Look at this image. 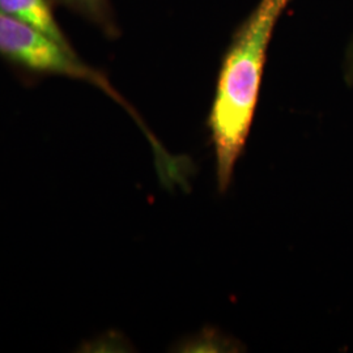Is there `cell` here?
<instances>
[{"label":"cell","mask_w":353,"mask_h":353,"mask_svg":"<svg viewBox=\"0 0 353 353\" xmlns=\"http://www.w3.org/2000/svg\"><path fill=\"white\" fill-rule=\"evenodd\" d=\"M72 12L80 14L90 24L99 28L105 36L117 38L121 29L114 14L110 0H58Z\"/></svg>","instance_id":"277c9868"},{"label":"cell","mask_w":353,"mask_h":353,"mask_svg":"<svg viewBox=\"0 0 353 353\" xmlns=\"http://www.w3.org/2000/svg\"><path fill=\"white\" fill-rule=\"evenodd\" d=\"M344 77L347 84L353 85V38L345 52V61H344Z\"/></svg>","instance_id":"5b68a950"},{"label":"cell","mask_w":353,"mask_h":353,"mask_svg":"<svg viewBox=\"0 0 353 353\" xmlns=\"http://www.w3.org/2000/svg\"><path fill=\"white\" fill-rule=\"evenodd\" d=\"M0 11L36 28L64 46H71L54 16L50 0H0Z\"/></svg>","instance_id":"3957f363"},{"label":"cell","mask_w":353,"mask_h":353,"mask_svg":"<svg viewBox=\"0 0 353 353\" xmlns=\"http://www.w3.org/2000/svg\"><path fill=\"white\" fill-rule=\"evenodd\" d=\"M293 0H258L241 23L223 57L208 128L217 185L225 192L252 128L267 50L281 14Z\"/></svg>","instance_id":"6da1fadb"},{"label":"cell","mask_w":353,"mask_h":353,"mask_svg":"<svg viewBox=\"0 0 353 353\" xmlns=\"http://www.w3.org/2000/svg\"><path fill=\"white\" fill-rule=\"evenodd\" d=\"M0 58L30 76H58L88 83L130 114L148 140L154 138L137 110L114 88L108 76L84 62L72 46H64L36 28L0 11Z\"/></svg>","instance_id":"7a4b0ae2"}]
</instances>
